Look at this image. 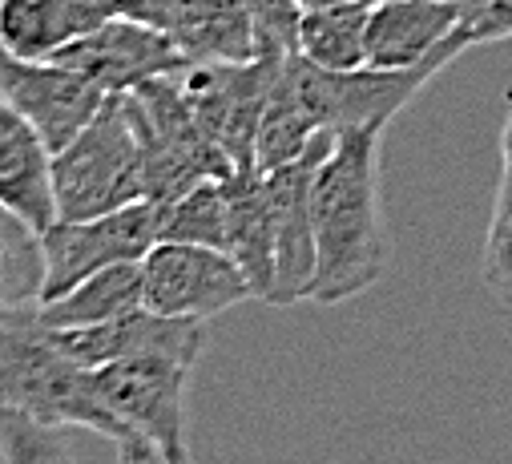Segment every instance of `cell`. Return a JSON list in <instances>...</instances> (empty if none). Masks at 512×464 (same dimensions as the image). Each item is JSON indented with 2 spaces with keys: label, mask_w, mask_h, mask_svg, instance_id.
Returning a JSON list of instances; mask_svg holds the SVG:
<instances>
[{
  "label": "cell",
  "mask_w": 512,
  "mask_h": 464,
  "mask_svg": "<svg viewBox=\"0 0 512 464\" xmlns=\"http://www.w3.org/2000/svg\"><path fill=\"white\" fill-rule=\"evenodd\" d=\"M379 138L383 130H335V142L315 170L311 303H347L375 287L388 271L392 239L379 194Z\"/></svg>",
  "instance_id": "6da1fadb"
},
{
  "label": "cell",
  "mask_w": 512,
  "mask_h": 464,
  "mask_svg": "<svg viewBox=\"0 0 512 464\" xmlns=\"http://www.w3.org/2000/svg\"><path fill=\"white\" fill-rule=\"evenodd\" d=\"M0 412H25L53 428H93L113 444L134 440L101 404L89 368L53 343L37 303L0 307Z\"/></svg>",
  "instance_id": "7a4b0ae2"
},
{
  "label": "cell",
  "mask_w": 512,
  "mask_h": 464,
  "mask_svg": "<svg viewBox=\"0 0 512 464\" xmlns=\"http://www.w3.org/2000/svg\"><path fill=\"white\" fill-rule=\"evenodd\" d=\"M150 198L146 154L125 93H109L93 122L53 154L57 218H97Z\"/></svg>",
  "instance_id": "3957f363"
},
{
  "label": "cell",
  "mask_w": 512,
  "mask_h": 464,
  "mask_svg": "<svg viewBox=\"0 0 512 464\" xmlns=\"http://www.w3.org/2000/svg\"><path fill=\"white\" fill-rule=\"evenodd\" d=\"M125 105H130V118L146 154V182L154 202L166 206L178 194H186L194 182L226 178L234 170L226 150L198 122L178 73H166L130 89Z\"/></svg>",
  "instance_id": "277c9868"
},
{
  "label": "cell",
  "mask_w": 512,
  "mask_h": 464,
  "mask_svg": "<svg viewBox=\"0 0 512 464\" xmlns=\"http://www.w3.org/2000/svg\"><path fill=\"white\" fill-rule=\"evenodd\" d=\"M456 57L440 53L416 69H319L307 57L291 53L283 65V89L303 105L315 130H383L396 113Z\"/></svg>",
  "instance_id": "5b68a950"
},
{
  "label": "cell",
  "mask_w": 512,
  "mask_h": 464,
  "mask_svg": "<svg viewBox=\"0 0 512 464\" xmlns=\"http://www.w3.org/2000/svg\"><path fill=\"white\" fill-rule=\"evenodd\" d=\"M190 360L178 356H134L89 368L101 404L134 440L158 448L166 460L186 464V396H190Z\"/></svg>",
  "instance_id": "8992f818"
},
{
  "label": "cell",
  "mask_w": 512,
  "mask_h": 464,
  "mask_svg": "<svg viewBox=\"0 0 512 464\" xmlns=\"http://www.w3.org/2000/svg\"><path fill=\"white\" fill-rule=\"evenodd\" d=\"M37 239L45 259V279H41V303H45L65 295L93 271L117 263H142L150 247L162 243V202L142 198L97 218H57Z\"/></svg>",
  "instance_id": "52a82bcc"
},
{
  "label": "cell",
  "mask_w": 512,
  "mask_h": 464,
  "mask_svg": "<svg viewBox=\"0 0 512 464\" xmlns=\"http://www.w3.org/2000/svg\"><path fill=\"white\" fill-rule=\"evenodd\" d=\"M287 57L291 53H259L234 65H186L178 73L198 122L226 150L234 170L254 166V134Z\"/></svg>",
  "instance_id": "ba28073f"
},
{
  "label": "cell",
  "mask_w": 512,
  "mask_h": 464,
  "mask_svg": "<svg viewBox=\"0 0 512 464\" xmlns=\"http://www.w3.org/2000/svg\"><path fill=\"white\" fill-rule=\"evenodd\" d=\"M246 299L254 291L226 251L162 239L142 259V303L158 315L206 323Z\"/></svg>",
  "instance_id": "9c48e42d"
},
{
  "label": "cell",
  "mask_w": 512,
  "mask_h": 464,
  "mask_svg": "<svg viewBox=\"0 0 512 464\" xmlns=\"http://www.w3.org/2000/svg\"><path fill=\"white\" fill-rule=\"evenodd\" d=\"M331 142H335V130H319L303 158L279 170H267V174L259 170L267 178V198H271V218H275V295H271L275 307H295L311 299V283H315L311 182Z\"/></svg>",
  "instance_id": "30bf717a"
},
{
  "label": "cell",
  "mask_w": 512,
  "mask_h": 464,
  "mask_svg": "<svg viewBox=\"0 0 512 464\" xmlns=\"http://www.w3.org/2000/svg\"><path fill=\"white\" fill-rule=\"evenodd\" d=\"M49 61L89 77L105 93H130V89H138L154 77L186 69V57L178 53V45L170 41L166 29L117 21V17H109L93 33L61 45Z\"/></svg>",
  "instance_id": "8fae6325"
},
{
  "label": "cell",
  "mask_w": 512,
  "mask_h": 464,
  "mask_svg": "<svg viewBox=\"0 0 512 464\" xmlns=\"http://www.w3.org/2000/svg\"><path fill=\"white\" fill-rule=\"evenodd\" d=\"M0 97L13 101L57 154L93 122L109 93L57 61H25L0 45Z\"/></svg>",
  "instance_id": "7c38bea8"
},
{
  "label": "cell",
  "mask_w": 512,
  "mask_h": 464,
  "mask_svg": "<svg viewBox=\"0 0 512 464\" xmlns=\"http://www.w3.org/2000/svg\"><path fill=\"white\" fill-rule=\"evenodd\" d=\"M53 343L81 368H101V364L134 360V356H178V360L198 364L206 347V323L138 307L130 315H117L105 323L53 331Z\"/></svg>",
  "instance_id": "4fadbf2b"
},
{
  "label": "cell",
  "mask_w": 512,
  "mask_h": 464,
  "mask_svg": "<svg viewBox=\"0 0 512 464\" xmlns=\"http://www.w3.org/2000/svg\"><path fill=\"white\" fill-rule=\"evenodd\" d=\"M464 9L452 0H379L367 13V65L416 69L440 53L460 57L456 29Z\"/></svg>",
  "instance_id": "5bb4252c"
},
{
  "label": "cell",
  "mask_w": 512,
  "mask_h": 464,
  "mask_svg": "<svg viewBox=\"0 0 512 464\" xmlns=\"http://www.w3.org/2000/svg\"><path fill=\"white\" fill-rule=\"evenodd\" d=\"M0 206L37 235L57 222L53 150L45 146L37 126L5 97H0Z\"/></svg>",
  "instance_id": "9a60e30c"
},
{
  "label": "cell",
  "mask_w": 512,
  "mask_h": 464,
  "mask_svg": "<svg viewBox=\"0 0 512 464\" xmlns=\"http://www.w3.org/2000/svg\"><path fill=\"white\" fill-rule=\"evenodd\" d=\"M166 33L186 65H234L259 57L246 0H166Z\"/></svg>",
  "instance_id": "2e32d148"
},
{
  "label": "cell",
  "mask_w": 512,
  "mask_h": 464,
  "mask_svg": "<svg viewBox=\"0 0 512 464\" xmlns=\"http://www.w3.org/2000/svg\"><path fill=\"white\" fill-rule=\"evenodd\" d=\"M226 255L246 275L254 299L275 295V218L267 198V178L259 170L226 174Z\"/></svg>",
  "instance_id": "e0dca14e"
},
{
  "label": "cell",
  "mask_w": 512,
  "mask_h": 464,
  "mask_svg": "<svg viewBox=\"0 0 512 464\" xmlns=\"http://www.w3.org/2000/svg\"><path fill=\"white\" fill-rule=\"evenodd\" d=\"M101 0H5L0 5V45L25 61H49L61 45L105 25Z\"/></svg>",
  "instance_id": "ac0fdd59"
},
{
  "label": "cell",
  "mask_w": 512,
  "mask_h": 464,
  "mask_svg": "<svg viewBox=\"0 0 512 464\" xmlns=\"http://www.w3.org/2000/svg\"><path fill=\"white\" fill-rule=\"evenodd\" d=\"M138 307H146L142 303V263H117V267L93 271L65 295L37 303V315L49 331H65V327H89V323L130 315Z\"/></svg>",
  "instance_id": "d6986e66"
},
{
  "label": "cell",
  "mask_w": 512,
  "mask_h": 464,
  "mask_svg": "<svg viewBox=\"0 0 512 464\" xmlns=\"http://www.w3.org/2000/svg\"><path fill=\"white\" fill-rule=\"evenodd\" d=\"M367 13L363 0H339L323 9H303L295 53L319 69H363L367 65Z\"/></svg>",
  "instance_id": "ffe728a7"
},
{
  "label": "cell",
  "mask_w": 512,
  "mask_h": 464,
  "mask_svg": "<svg viewBox=\"0 0 512 464\" xmlns=\"http://www.w3.org/2000/svg\"><path fill=\"white\" fill-rule=\"evenodd\" d=\"M162 239L226 251V178H202L162 206Z\"/></svg>",
  "instance_id": "44dd1931"
},
{
  "label": "cell",
  "mask_w": 512,
  "mask_h": 464,
  "mask_svg": "<svg viewBox=\"0 0 512 464\" xmlns=\"http://www.w3.org/2000/svg\"><path fill=\"white\" fill-rule=\"evenodd\" d=\"M315 134L319 130L303 113V105L283 89V81H275L271 101L263 109V122H259V134H254V170L267 174V170H279V166L303 158Z\"/></svg>",
  "instance_id": "7402d4cb"
},
{
  "label": "cell",
  "mask_w": 512,
  "mask_h": 464,
  "mask_svg": "<svg viewBox=\"0 0 512 464\" xmlns=\"http://www.w3.org/2000/svg\"><path fill=\"white\" fill-rule=\"evenodd\" d=\"M41 239L17 214L0 206V307H29L41 303Z\"/></svg>",
  "instance_id": "603a6c76"
},
{
  "label": "cell",
  "mask_w": 512,
  "mask_h": 464,
  "mask_svg": "<svg viewBox=\"0 0 512 464\" xmlns=\"http://www.w3.org/2000/svg\"><path fill=\"white\" fill-rule=\"evenodd\" d=\"M0 464H81L61 428L25 412H0Z\"/></svg>",
  "instance_id": "cb8c5ba5"
},
{
  "label": "cell",
  "mask_w": 512,
  "mask_h": 464,
  "mask_svg": "<svg viewBox=\"0 0 512 464\" xmlns=\"http://www.w3.org/2000/svg\"><path fill=\"white\" fill-rule=\"evenodd\" d=\"M480 283L496 307L512 311V214H492L484 255H480Z\"/></svg>",
  "instance_id": "d4e9b609"
},
{
  "label": "cell",
  "mask_w": 512,
  "mask_h": 464,
  "mask_svg": "<svg viewBox=\"0 0 512 464\" xmlns=\"http://www.w3.org/2000/svg\"><path fill=\"white\" fill-rule=\"evenodd\" d=\"M246 13L254 21L259 53H295L299 41V0H246Z\"/></svg>",
  "instance_id": "484cf974"
},
{
  "label": "cell",
  "mask_w": 512,
  "mask_h": 464,
  "mask_svg": "<svg viewBox=\"0 0 512 464\" xmlns=\"http://www.w3.org/2000/svg\"><path fill=\"white\" fill-rule=\"evenodd\" d=\"M452 37H456L460 49L508 41L512 37V0H484V9H476L472 17H464Z\"/></svg>",
  "instance_id": "4316f807"
},
{
  "label": "cell",
  "mask_w": 512,
  "mask_h": 464,
  "mask_svg": "<svg viewBox=\"0 0 512 464\" xmlns=\"http://www.w3.org/2000/svg\"><path fill=\"white\" fill-rule=\"evenodd\" d=\"M105 13L117 21H134L150 29H166V0H101Z\"/></svg>",
  "instance_id": "83f0119b"
},
{
  "label": "cell",
  "mask_w": 512,
  "mask_h": 464,
  "mask_svg": "<svg viewBox=\"0 0 512 464\" xmlns=\"http://www.w3.org/2000/svg\"><path fill=\"white\" fill-rule=\"evenodd\" d=\"M117 448V464H174V460H166L158 448H150V444H142V440H130V444H113ZM190 464V460H186Z\"/></svg>",
  "instance_id": "f1b7e54d"
},
{
  "label": "cell",
  "mask_w": 512,
  "mask_h": 464,
  "mask_svg": "<svg viewBox=\"0 0 512 464\" xmlns=\"http://www.w3.org/2000/svg\"><path fill=\"white\" fill-rule=\"evenodd\" d=\"M500 162H504V170L512 174V109H508V118H504V126H500Z\"/></svg>",
  "instance_id": "f546056e"
},
{
  "label": "cell",
  "mask_w": 512,
  "mask_h": 464,
  "mask_svg": "<svg viewBox=\"0 0 512 464\" xmlns=\"http://www.w3.org/2000/svg\"><path fill=\"white\" fill-rule=\"evenodd\" d=\"M452 5H460V9H464V17H472L476 9H484V0H452Z\"/></svg>",
  "instance_id": "4dcf8cb0"
},
{
  "label": "cell",
  "mask_w": 512,
  "mask_h": 464,
  "mask_svg": "<svg viewBox=\"0 0 512 464\" xmlns=\"http://www.w3.org/2000/svg\"><path fill=\"white\" fill-rule=\"evenodd\" d=\"M303 9H323V5H339V0H299Z\"/></svg>",
  "instance_id": "1f68e13d"
},
{
  "label": "cell",
  "mask_w": 512,
  "mask_h": 464,
  "mask_svg": "<svg viewBox=\"0 0 512 464\" xmlns=\"http://www.w3.org/2000/svg\"><path fill=\"white\" fill-rule=\"evenodd\" d=\"M363 5H379V0H363Z\"/></svg>",
  "instance_id": "d6a6232c"
},
{
  "label": "cell",
  "mask_w": 512,
  "mask_h": 464,
  "mask_svg": "<svg viewBox=\"0 0 512 464\" xmlns=\"http://www.w3.org/2000/svg\"><path fill=\"white\" fill-rule=\"evenodd\" d=\"M0 5H5V0H0Z\"/></svg>",
  "instance_id": "836d02e7"
}]
</instances>
